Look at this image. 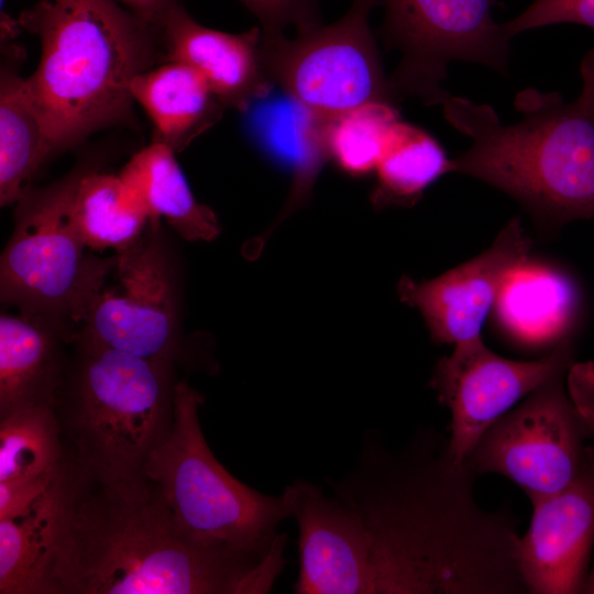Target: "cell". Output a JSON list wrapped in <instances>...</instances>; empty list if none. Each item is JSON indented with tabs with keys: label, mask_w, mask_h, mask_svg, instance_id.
Masks as SVG:
<instances>
[{
	"label": "cell",
	"mask_w": 594,
	"mask_h": 594,
	"mask_svg": "<svg viewBox=\"0 0 594 594\" xmlns=\"http://www.w3.org/2000/svg\"><path fill=\"white\" fill-rule=\"evenodd\" d=\"M531 248L514 218L476 257L430 280L404 276L403 302L417 308L436 343L460 344L481 338V329L508 276L528 261Z\"/></svg>",
	"instance_id": "13"
},
{
	"label": "cell",
	"mask_w": 594,
	"mask_h": 594,
	"mask_svg": "<svg viewBox=\"0 0 594 594\" xmlns=\"http://www.w3.org/2000/svg\"><path fill=\"white\" fill-rule=\"evenodd\" d=\"M65 463L53 485L28 510L0 519V594H52L51 560Z\"/></svg>",
	"instance_id": "21"
},
{
	"label": "cell",
	"mask_w": 594,
	"mask_h": 594,
	"mask_svg": "<svg viewBox=\"0 0 594 594\" xmlns=\"http://www.w3.org/2000/svg\"><path fill=\"white\" fill-rule=\"evenodd\" d=\"M250 128L257 143L292 174L288 199L268 234L278 223L302 207L310 198L314 184L330 160L327 129L331 120L318 117L287 96L285 101L263 105L253 102Z\"/></svg>",
	"instance_id": "18"
},
{
	"label": "cell",
	"mask_w": 594,
	"mask_h": 594,
	"mask_svg": "<svg viewBox=\"0 0 594 594\" xmlns=\"http://www.w3.org/2000/svg\"><path fill=\"white\" fill-rule=\"evenodd\" d=\"M519 538L518 564L528 593H583L594 547V443L579 475L564 488L531 501Z\"/></svg>",
	"instance_id": "14"
},
{
	"label": "cell",
	"mask_w": 594,
	"mask_h": 594,
	"mask_svg": "<svg viewBox=\"0 0 594 594\" xmlns=\"http://www.w3.org/2000/svg\"><path fill=\"white\" fill-rule=\"evenodd\" d=\"M569 389L587 421L590 440L594 443V362L574 365L569 375ZM583 593L594 594V559Z\"/></svg>",
	"instance_id": "31"
},
{
	"label": "cell",
	"mask_w": 594,
	"mask_h": 594,
	"mask_svg": "<svg viewBox=\"0 0 594 594\" xmlns=\"http://www.w3.org/2000/svg\"><path fill=\"white\" fill-rule=\"evenodd\" d=\"M168 61L183 63L199 73L224 108L244 111L268 97L273 84L262 57V29L231 34L196 22L177 3L163 16Z\"/></svg>",
	"instance_id": "16"
},
{
	"label": "cell",
	"mask_w": 594,
	"mask_h": 594,
	"mask_svg": "<svg viewBox=\"0 0 594 594\" xmlns=\"http://www.w3.org/2000/svg\"><path fill=\"white\" fill-rule=\"evenodd\" d=\"M148 25H158L176 0H117Z\"/></svg>",
	"instance_id": "32"
},
{
	"label": "cell",
	"mask_w": 594,
	"mask_h": 594,
	"mask_svg": "<svg viewBox=\"0 0 594 594\" xmlns=\"http://www.w3.org/2000/svg\"><path fill=\"white\" fill-rule=\"evenodd\" d=\"M375 173L371 193L375 208L413 207L427 187L451 173V158L427 131L398 120Z\"/></svg>",
	"instance_id": "24"
},
{
	"label": "cell",
	"mask_w": 594,
	"mask_h": 594,
	"mask_svg": "<svg viewBox=\"0 0 594 594\" xmlns=\"http://www.w3.org/2000/svg\"><path fill=\"white\" fill-rule=\"evenodd\" d=\"M66 459L55 404L25 407L0 419V482L53 474Z\"/></svg>",
	"instance_id": "26"
},
{
	"label": "cell",
	"mask_w": 594,
	"mask_h": 594,
	"mask_svg": "<svg viewBox=\"0 0 594 594\" xmlns=\"http://www.w3.org/2000/svg\"><path fill=\"white\" fill-rule=\"evenodd\" d=\"M285 565L202 548L178 528L144 470L87 471L67 459L52 594H264Z\"/></svg>",
	"instance_id": "2"
},
{
	"label": "cell",
	"mask_w": 594,
	"mask_h": 594,
	"mask_svg": "<svg viewBox=\"0 0 594 594\" xmlns=\"http://www.w3.org/2000/svg\"><path fill=\"white\" fill-rule=\"evenodd\" d=\"M63 465L53 474L0 482V519L14 517L28 510L53 485Z\"/></svg>",
	"instance_id": "30"
},
{
	"label": "cell",
	"mask_w": 594,
	"mask_h": 594,
	"mask_svg": "<svg viewBox=\"0 0 594 594\" xmlns=\"http://www.w3.org/2000/svg\"><path fill=\"white\" fill-rule=\"evenodd\" d=\"M377 4L380 0H353L339 21L298 30L294 38L262 32V57L272 84L327 120L369 102L396 106L402 99L385 75L369 24Z\"/></svg>",
	"instance_id": "8"
},
{
	"label": "cell",
	"mask_w": 594,
	"mask_h": 594,
	"mask_svg": "<svg viewBox=\"0 0 594 594\" xmlns=\"http://www.w3.org/2000/svg\"><path fill=\"white\" fill-rule=\"evenodd\" d=\"M73 217L86 248L122 253L151 227L150 217L119 175L84 172L73 198Z\"/></svg>",
	"instance_id": "22"
},
{
	"label": "cell",
	"mask_w": 594,
	"mask_h": 594,
	"mask_svg": "<svg viewBox=\"0 0 594 594\" xmlns=\"http://www.w3.org/2000/svg\"><path fill=\"white\" fill-rule=\"evenodd\" d=\"M119 176L146 210L152 228L165 219L188 241H212L220 234L217 215L197 201L175 152L165 144L153 142L135 153Z\"/></svg>",
	"instance_id": "20"
},
{
	"label": "cell",
	"mask_w": 594,
	"mask_h": 594,
	"mask_svg": "<svg viewBox=\"0 0 594 594\" xmlns=\"http://www.w3.org/2000/svg\"><path fill=\"white\" fill-rule=\"evenodd\" d=\"M47 317L0 316V419L38 404H55L66 362Z\"/></svg>",
	"instance_id": "17"
},
{
	"label": "cell",
	"mask_w": 594,
	"mask_h": 594,
	"mask_svg": "<svg viewBox=\"0 0 594 594\" xmlns=\"http://www.w3.org/2000/svg\"><path fill=\"white\" fill-rule=\"evenodd\" d=\"M130 89L155 128L154 142L174 152L216 123L224 109L206 79L178 62L140 73Z\"/></svg>",
	"instance_id": "19"
},
{
	"label": "cell",
	"mask_w": 594,
	"mask_h": 594,
	"mask_svg": "<svg viewBox=\"0 0 594 594\" xmlns=\"http://www.w3.org/2000/svg\"><path fill=\"white\" fill-rule=\"evenodd\" d=\"M475 474L448 438L424 430L402 449L367 442L332 483L360 518L372 594H521L519 536L507 512L484 510Z\"/></svg>",
	"instance_id": "1"
},
{
	"label": "cell",
	"mask_w": 594,
	"mask_h": 594,
	"mask_svg": "<svg viewBox=\"0 0 594 594\" xmlns=\"http://www.w3.org/2000/svg\"><path fill=\"white\" fill-rule=\"evenodd\" d=\"M202 403L187 381L175 383L173 422L147 457L145 474L194 543L256 559L283 552L286 537L276 530L292 517L287 496L260 493L224 469L204 437L198 416Z\"/></svg>",
	"instance_id": "6"
},
{
	"label": "cell",
	"mask_w": 594,
	"mask_h": 594,
	"mask_svg": "<svg viewBox=\"0 0 594 594\" xmlns=\"http://www.w3.org/2000/svg\"><path fill=\"white\" fill-rule=\"evenodd\" d=\"M563 376L538 387L485 430L464 460L476 476L501 474L531 502L561 491L579 475L590 432Z\"/></svg>",
	"instance_id": "10"
},
{
	"label": "cell",
	"mask_w": 594,
	"mask_h": 594,
	"mask_svg": "<svg viewBox=\"0 0 594 594\" xmlns=\"http://www.w3.org/2000/svg\"><path fill=\"white\" fill-rule=\"evenodd\" d=\"M52 154L42 122L28 96L24 78L2 73L0 85V204L26 194L38 167Z\"/></svg>",
	"instance_id": "25"
},
{
	"label": "cell",
	"mask_w": 594,
	"mask_h": 594,
	"mask_svg": "<svg viewBox=\"0 0 594 594\" xmlns=\"http://www.w3.org/2000/svg\"><path fill=\"white\" fill-rule=\"evenodd\" d=\"M82 173L19 200L14 229L0 260L2 302L53 320L81 322L92 296L114 268L116 255L85 254L73 217V198Z\"/></svg>",
	"instance_id": "7"
},
{
	"label": "cell",
	"mask_w": 594,
	"mask_h": 594,
	"mask_svg": "<svg viewBox=\"0 0 594 594\" xmlns=\"http://www.w3.org/2000/svg\"><path fill=\"white\" fill-rule=\"evenodd\" d=\"M527 262L506 279L495 302L497 315L515 337L532 342L547 341L559 336L570 323L575 295L570 282L561 274Z\"/></svg>",
	"instance_id": "23"
},
{
	"label": "cell",
	"mask_w": 594,
	"mask_h": 594,
	"mask_svg": "<svg viewBox=\"0 0 594 594\" xmlns=\"http://www.w3.org/2000/svg\"><path fill=\"white\" fill-rule=\"evenodd\" d=\"M580 72L582 89L572 101L535 87L517 92L522 118L508 125L491 106L450 95L444 119L471 140L451 158V173L506 193L548 228L594 218V48Z\"/></svg>",
	"instance_id": "3"
},
{
	"label": "cell",
	"mask_w": 594,
	"mask_h": 594,
	"mask_svg": "<svg viewBox=\"0 0 594 594\" xmlns=\"http://www.w3.org/2000/svg\"><path fill=\"white\" fill-rule=\"evenodd\" d=\"M20 22L41 42L24 86L52 154L128 113L153 59L151 25L117 0H42Z\"/></svg>",
	"instance_id": "4"
},
{
	"label": "cell",
	"mask_w": 594,
	"mask_h": 594,
	"mask_svg": "<svg viewBox=\"0 0 594 594\" xmlns=\"http://www.w3.org/2000/svg\"><path fill=\"white\" fill-rule=\"evenodd\" d=\"M571 366L569 344L527 362L497 355L482 338L455 344L453 352L438 362L430 382L451 413L448 440L455 462L463 464L485 430L520 398Z\"/></svg>",
	"instance_id": "11"
},
{
	"label": "cell",
	"mask_w": 594,
	"mask_h": 594,
	"mask_svg": "<svg viewBox=\"0 0 594 594\" xmlns=\"http://www.w3.org/2000/svg\"><path fill=\"white\" fill-rule=\"evenodd\" d=\"M148 233L116 253L120 290L101 287L88 302L85 336L107 346L154 361L170 362L176 350L177 309L168 262Z\"/></svg>",
	"instance_id": "12"
},
{
	"label": "cell",
	"mask_w": 594,
	"mask_h": 594,
	"mask_svg": "<svg viewBox=\"0 0 594 594\" xmlns=\"http://www.w3.org/2000/svg\"><path fill=\"white\" fill-rule=\"evenodd\" d=\"M385 8L381 35L400 53L389 76L400 99L442 105V82L453 61L487 66L508 75L510 40L492 16L497 0H380Z\"/></svg>",
	"instance_id": "9"
},
{
	"label": "cell",
	"mask_w": 594,
	"mask_h": 594,
	"mask_svg": "<svg viewBox=\"0 0 594 594\" xmlns=\"http://www.w3.org/2000/svg\"><path fill=\"white\" fill-rule=\"evenodd\" d=\"M558 23H575L594 29V0H535L516 18L502 23L506 36Z\"/></svg>",
	"instance_id": "28"
},
{
	"label": "cell",
	"mask_w": 594,
	"mask_h": 594,
	"mask_svg": "<svg viewBox=\"0 0 594 594\" xmlns=\"http://www.w3.org/2000/svg\"><path fill=\"white\" fill-rule=\"evenodd\" d=\"M170 373V362L80 336L77 358L55 400L66 458L98 474L143 471L173 422Z\"/></svg>",
	"instance_id": "5"
},
{
	"label": "cell",
	"mask_w": 594,
	"mask_h": 594,
	"mask_svg": "<svg viewBox=\"0 0 594 594\" xmlns=\"http://www.w3.org/2000/svg\"><path fill=\"white\" fill-rule=\"evenodd\" d=\"M398 120L397 107L386 102L364 103L339 114L327 129L330 160L352 176L375 172Z\"/></svg>",
	"instance_id": "27"
},
{
	"label": "cell",
	"mask_w": 594,
	"mask_h": 594,
	"mask_svg": "<svg viewBox=\"0 0 594 594\" xmlns=\"http://www.w3.org/2000/svg\"><path fill=\"white\" fill-rule=\"evenodd\" d=\"M260 21L265 35L283 34L287 26L298 30L320 23L318 0H239Z\"/></svg>",
	"instance_id": "29"
},
{
	"label": "cell",
	"mask_w": 594,
	"mask_h": 594,
	"mask_svg": "<svg viewBox=\"0 0 594 594\" xmlns=\"http://www.w3.org/2000/svg\"><path fill=\"white\" fill-rule=\"evenodd\" d=\"M284 493L299 529L295 593L372 594L366 534L359 516L307 481H295Z\"/></svg>",
	"instance_id": "15"
}]
</instances>
